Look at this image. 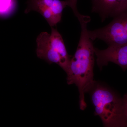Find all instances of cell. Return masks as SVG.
<instances>
[{
    "instance_id": "7a4b0ae2",
    "label": "cell",
    "mask_w": 127,
    "mask_h": 127,
    "mask_svg": "<svg viewBox=\"0 0 127 127\" xmlns=\"http://www.w3.org/2000/svg\"><path fill=\"white\" fill-rule=\"evenodd\" d=\"M90 91L95 115L100 117L104 127H127L123 100L114 92L96 82Z\"/></svg>"
},
{
    "instance_id": "9c48e42d",
    "label": "cell",
    "mask_w": 127,
    "mask_h": 127,
    "mask_svg": "<svg viewBox=\"0 0 127 127\" xmlns=\"http://www.w3.org/2000/svg\"><path fill=\"white\" fill-rule=\"evenodd\" d=\"M78 0H66L67 6L70 7L72 9L75 15L77 17L78 21L84 17V16L82 15L78 11L77 4Z\"/></svg>"
},
{
    "instance_id": "ba28073f",
    "label": "cell",
    "mask_w": 127,
    "mask_h": 127,
    "mask_svg": "<svg viewBox=\"0 0 127 127\" xmlns=\"http://www.w3.org/2000/svg\"><path fill=\"white\" fill-rule=\"evenodd\" d=\"M17 5V0H0V17L11 16L16 10Z\"/></svg>"
},
{
    "instance_id": "3957f363",
    "label": "cell",
    "mask_w": 127,
    "mask_h": 127,
    "mask_svg": "<svg viewBox=\"0 0 127 127\" xmlns=\"http://www.w3.org/2000/svg\"><path fill=\"white\" fill-rule=\"evenodd\" d=\"M51 28L50 34L43 32L37 37V56L49 64H57L66 72L71 56L68 54L61 34L57 29Z\"/></svg>"
},
{
    "instance_id": "8992f818",
    "label": "cell",
    "mask_w": 127,
    "mask_h": 127,
    "mask_svg": "<svg viewBox=\"0 0 127 127\" xmlns=\"http://www.w3.org/2000/svg\"><path fill=\"white\" fill-rule=\"evenodd\" d=\"M97 63L101 69L109 62L116 64L124 70L127 68V44L108 46L106 49L98 50L94 48Z\"/></svg>"
},
{
    "instance_id": "6da1fadb",
    "label": "cell",
    "mask_w": 127,
    "mask_h": 127,
    "mask_svg": "<svg viewBox=\"0 0 127 127\" xmlns=\"http://www.w3.org/2000/svg\"><path fill=\"white\" fill-rule=\"evenodd\" d=\"M90 21L88 18L79 22L81 31L78 45L66 72L67 84H75L78 88L79 107L82 111L87 107L85 94L90 91L95 83L93 72L95 47L89 36L87 28V25Z\"/></svg>"
},
{
    "instance_id": "52a82bcc",
    "label": "cell",
    "mask_w": 127,
    "mask_h": 127,
    "mask_svg": "<svg viewBox=\"0 0 127 127\" xmlns=\"http://www.w3.org/2000/svg\"><path fill=\"white\" fill-rule=\"evenodd\" d=\"M92 11L98 14L102 21L127 10V0H92Z\"/></svg>"
},
{
    "instance_id": "277c9868",
    "label": "cell",
    "mask_w": 127,
    "mask_h": 127,
    "mask_svg": "<svg viewBox=\"0 0 127 127\" xmlns=\"http://www.w3.org/2000/svg\"><path fill=\"white\" fill-rule=\"evenodd\" d=\"M88 33L93 41L101 40L108 46L127 44V10L114 17L113 20L104 27L88 30Z\"/></svg>"
},
{
    "instance_id": "30bf717a",
    "label": "cell",
    "mask_w": 127,
    "mask_h": 127,
    "mask_svg": "<svg viewBox=\"0 0 127 127\" xmlns=\"http://www.w3.org/2000/svg\"><path fill=\"white\" fill-rule=\"evenodd\" d=\"M124 113L127 122V94L122 99Z\"/></svg>"
},
{
    "instance_id": "5b68a950",
    "label": "cell",
    "mask_w": 127,
    "mask_h": 127,
    "mask_svg": "<svg viewBox=\"0 0 127 127\" xmlns=\"http://www.w3.org/2000/svg\"><path fill=\"white\" fill-rule=\"evenodd\" d=\"M25 12H39L43 16L51 27H54L61 20L63 11L66 7L65 0H28Z\"/></svg>"
}]
</instances>
